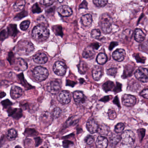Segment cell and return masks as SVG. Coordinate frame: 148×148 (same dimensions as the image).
<instances>
[{
    "mask_svg": "<svg viewBox=\"0 0 148 148\" xmlns=\"http://www.w3.org/2000/svg\"><path fill=\"white\" fill-rule=\"evenodd\" d=\"M49 30L42 25H39L34 28L32 32L33 38L36 41L44 42L49 38Z\"/></svg>",
    "mask_w": 148,
    "mask_h": 148,
    "instance_id": "6da1fadb",
    "label": "cell"
},
{
    "mask_svg": "<svg viewBox=\"0 0 148 148\" xmlns=\"http://www.w3.org/2000/svg\"><path fill=\"white\" fill-rule=\"evenodd\" d=\"M34 47L31 42L27 40L19 41L15 47V51L19 55L28 56L33 52Z\"/></svg>",
    "mask_w": 148,
    "mask_h": 148,
    "instance_id": "7a4b0ae2",
    "label": "cell"
},
{
    "mask_svg": "<svg viewBox=\"0 0 148 148\" xmlns=\"http://www.w3.org/2000/svg\"><path fill=\"white\" fill-rule=\"evenodd\" d=\"M122 145L124 148H131L136 141V136L132 131L128 130L121 135Z\"/></svg>",
    "mask_w": 148,
    "mask_h": 148,
    "instance_id": "3957f363",
    "label": "cell"
},
{
    "mask_svg": "<svg viewBox=\"0 0 148 148\" xmlns=\"http://www.w3.org/2000/svg\"><path fill=\"white\" fill-rule=\"evenodd\" d=\"M112 19L109 14H104L100 17L99 25L103 33L108 34L111 32Z\"/></svg>",
    "mask_w": 148,
    "mask_h": 148,
    "instance_id": "277c9868",
    "label": "cell"
},
{
    "mask_svg": "<svg viewBox=\"0 0 148 148\" xmlns=\"http://www.w3.org/2000/svg\"><path fill=\"white\" fill-rule=\"evenodd\" d=\"M33 74L34 78L39 81L45 80L49 75L48 70L41 66H38L34 68L33 71Z\"/></svg>",
    "mask_w": 148,
    "mask_h": 148,
    "instance_id": "5b68a950",
    "label": "cell"
},
{
    "mask_svg": "<svg viewBox=\"0 0 148 148\" xmlns=\"http://www.w3.org/2000/svg\"><path fill=\"white\" fill-rule=\"evenodd\" d=\"M136 78L143 83L148 82V69L140 67L135 73Z\"/></svg>",
    "mask_w": 148,
    "mask_h": 148,
    "instance_id": "8992f818",
    "label": "cell"
},
{
    "mask_svg": "<svg viewBox=\"0 0 148 148\" xmlns=\"http://www.w3.org/2000/svg\"><path fill=\"white\" fill-rule=\"evenodd\" d=\"M66 66L64 62L58 61L54 64L53 66V71L55 74L58 76H64L66 71Z\"/></svg>",
    "mask_w": 148,
    "mask_h": 148,
    "instance_id": "52a82bcc",
    "label": "cell"
},
{
    "mask_svg": "<svg viewBox=\"0 0 148 148\" xmlns=\"http://www.w3.org/2000/svg\"><path fill=\"white\" fill-rule=\"evenodd\" d=\"M136 98L135 96L130 94H124L122 97V102L123 105L128 107L135 105L136 103Z\"/></svg>",
    "mask_w": 148,
    "mask_h": 148,
    "instance_id": "ba28073f",
    "label": "cell"
},
{
    "mask_svg": "<svg viewBox=\"0 0 148 148\" xmlns=\"http://www.w3.org/2000/svg\"><path fill=\"white\" fill-rule=\"evenodd\" d=\"M58 100L63 104H67L71 102V94L67 91H62L59 93L58 96Z\"/></svg>",
    "mask_w": 148,
    "mask_h": 148,
    "instance_id": "9c48e42d",
    "label": "cell"
},
{
    "mask_svg": "<svg viewBox=\"0 0 148 148\" xmlns=\"http://www.w3.org/2000/svg\"><path fill=\"white\" fill-rule=\"evenodd\" d=\"M12 64L13 65L14 70L18 71H23L27 68L26 62L21 58L15 59Z\"/></svg>",
    "mask_w": 148,
    "mask_h": 148,
    "instance_id": "30bf717a",
    "label": "cell"
},
{
    "mask_svg": "<svg viewBox=\"0 0 148 148\" xmlns=\"http://www.w3.org/2000/svg\"><path fill=\"white\" fill-rule=\"evenodd\" d=\"M86 128L90 133L93 134L97 132L99 130V125L94 119H89L86 123Z\"/></svg>",
    "mask_w": 148,
    "mask_h": 148,
    "instance_id": "8fae6325",
    "label": "cell"
},
{
    "mask_svg": "<svg viewBox=\"0 0 148 148\" xmlns=\"http://www.w3.org/2000/svg\"><path fill=\"white\" fill-rule=\"evenodd\" d=\"M61 81L60 79H56L51 81L49 84V90L52 93H56L61 89Z\"/></svg>",
    "mask_w": 148,
    "mask_h": 148,
    "instance_id": "7c38bea8",
    "label": "cell"
},
{
    "mask_svg": "<svg viewBox=\"0 0 148 148\" xmlns=\"http://www.w3.org/2000/svg\"><path fill=\"white\" fill-rule=\"evenodd\" d=\"M34 61L40 64H45L48 61V58L45 53H38L33 57Z\"/></svg>",
    "mask_w": 148,
    "mask_h": 148,
    "instance_id": "4fadbf2b",
    "label": "cell"
},
{
    "mask_svg": "<svg viewBox=\"0 0 148 148\" xmlns=\"http://www.w3.org/2000/svg\"><path fill=\"white\" fill-rule=\"evenodd\" d=\"M23 93L22 89L19 86H14L11 88L10 95L13 99H16L20 97Z\"/></svg>",
    "mask_w": 148,
    "mask_h": 148,
    "instance_id": "5bb4252c",
    "label": "cell"
},
{
    "mask_svg": "<svg viewBox=\"0 0 148 148\" xmlns=\"http://www.w3.org/2000/svg\"><path fill=\"white\" fill-rule=\"evenodd\" d=\"M125 56V51L123 49H118L112 53V58L116 61L121 62Z\"/></svg>",
    "mask_w": 148,
    "mask_h": 148,
    "instance_id": "9a60e30c",
    "label": "cell"
},
{
    "mask_svg": "<svg viewBox=\"0 0 148 148\" xmlns=\"http://www.w3.org/2000/svg\"><path fill=\"white\" fill-rule=\"evenodd\" d=\"M58 13L63 17H68L73 13L72 10L71 8L67 5H62L58 9Z\"/></svg>",
    "mask_w": 148,
    "mask_h": 148,
    "instance_id": "2e32d148",
    "label": "cell"
},
{
    "mask_svg": "<svg viewBox=\"0 0 148 148\" xmlns=\"http://www.w3.org/2000/svg\"><path fill=\"white\" fill-rule=\"evenodd\" d=\"M103 74V69L101 66H95L92 70V76L93 79L96 81L99 80Z\"/></svg>",
    "mask_w": 148,
    "mask_h": 148,
    "instance_id": "e0dca14e",
    "label": "cell"
},
{
    "mask_svg": "<svg viewBox=\"0 0 148 148\" xmlns=\"http://www.w3.org/2000/svg\"><path fill=\"white\" fill-rule=\"evenodd\" d=\"M121 141V136L117 133H112L109 137V143L112 147H115Z\"/></svg>",
    "mask_w": 148,
    "mask_h": 148,
    "instance_id": "ac0fdd59",
    "label": "cell"
},
{
    "mask_svg": "<svg viewBox=\"0 0 148 148\" xmlns=\"http://www.w3.org/2000/svg\"><path fill=\"white\" fill-rule=\"evenodd\" d=\"M109 141L105 137L99 136L97 138L96 145L97 148H106L108 145Z\"/></svg>",
    "mask_w": 148,
    "mask_h": 148,
    "instance_id": "d6986e66",
    "label": "cell"
},
{
    "mask_svg": "<svg viewBox=\"0 0 148 148\" xmlns=\"http://www.w3.org/2000/svg\"><path fill=\"white\" fill-rule=\"evenodd\" d=\"M95 55V50L91 46H89L86 47L83 53V57L87 59H92L94 58Z\"/></svg>",
    "mask_w": 148,
    "mask_h": 148,
    "instance_id": "ffe728a7",
    "label": "cell"
},
{
    "mask_svg": "<svg viewBox=\"0 0 148 148\" xmlns=\"http://www.w3.org/2000/svg\"><path fill=\"white\" fill-rule=\"evenodd\" d=\"M74 101L77 103H83L85 101V97L83 92L79 91H76L73 93Z\"/></svg>",
    "mask_w": 148,
    "mask_h": 148,
    "instance_id": "44dd1931",
    "label": "cell"
},
{
    "mask_svg": "<svg viewBox=\"0 0 148 148\" xmlns=\"http://www.w3.org/2000/svg\"><path fill=\"white\" fill-rule=\"evenodd\" d=\"M145 38L144 33L140 29L137 28L134 32V38L137 42L141 43L144 41Z\"/></svg>",
    "mask_w": 148,
    "mask_h": 148,
    "instance_id": "7402d4cb",
    "label": "cell"
},
{
    "mask_svg": "<svg viewBox=\"0 0 148 148\" xmlns=\"http://www.w3.org/2000/svg\"><path fill=\"white\" fill-rule=\"evenodd\" d=\"M82 24L85 26H90L92 23V15L90 14H86L83 15L81 18Z\"/></svg>",
    "mask_w": 148,
    "mask_h": 148,
    "instance_id": "603a6c76",
    "label": "cell"
},
{
    "mask_svg": "<svg viewBox=\"0 0 148 148\" xmlns=\"http://www.w3.org/2000/svg\"><path fill=\"white\" fill-rule=\"evenodd\" d=\"M9 116L15 119H19L22 116V111L21 109H15L8 111Z\"/></svg>",
    "mask_w": 148,
    "mask_h": 148,
    "instance_id": "cb8c5ba5",
    "label": "cell"
},
{
    "mask_svg": "<svg viewBox=\"0 0 148 148\" xmlns=\"http://www.w3.org/2000/svg\"><path fill=\"white\" fill-rule=\"evenodd\" d=\"M107 60V57L105 53H100L97 58V61L99 64H104Z\"/></svg>",
    "mask_w": 148,
    "mask_h": 148,
    "instance_id": "d4e9b609",
    "label": "cell"
},
{
    "mask_svg": "<svg viewBox=\"0 0 148 148\" xmlns=\"http://www.w3.org/2000/svg\"><path fill=\"white\" fill-rule=\"evenodd\" d=\"M115 88L113 82L110 81H108L105 83L103 85V89L106 92L111 91L113 88Z\"/></svg>",
    "mask_w": 148,
    "mask_h": 148,
    "instance_id": "484cf974",
    "label": "cell"
},
{
    "mask_svg": "<svg viewBox=\"0 0 148 148\" xmlns=\"http://www.w3.org/2000/svg\"><path fill=\"white\" fill-rule=\"evenodd\" d=\"M18 136L17 132L14 129H11L8 131L7 132V138L10 141H12L14 140Z\"/></svg>",
    "mask_w": 148,
    "mask_h": 148,
    "instance_id": "4316f807",
    "label": "cell"
},
{
    "mask_svg": "<svg viewBox=\"0 0 148 148\" xmlns=\"http://www.w3.org/2000/svg\"><path fill=\"white\" fill-rule=\"evenodd\" d=\"M25 4V1H17L14 5V9L16 11H21L24 8Z\"/></svg>",
    "mask_w": 148,
    "mask_h": 148,
    "instance_id": "83f0119b",
    "label": "cell"
},
{
    "mask_svg": "<svg viewBox=\"0 0 148 148\" xmlns=\"http://www.w3.org/2000/svg\"><path fill=\"white\" fill-rule=\"evenodd\" d=\"M8 33L9 35L12 36H14L16 35L18 32L16 25H11L8 26Z\"/></svg>",
    "mask_w": 148,
    "mask_h": 148,
    "instance_id": "f1b7e54d",
    "label": "cell"
},
{
    "mask_svg": "<svg viewBox=\"0 0 148 148\" xmlns=\"http://www.w3.org/2000/svg\"><path fill=\"white\" fill-rule=\"evenodd\" d=\"M108 1H99V0H94L93 1L94 5L98 7H103L106 5L108 3Z\"/></svg>",
    "mask_w": 148,
    "mask_h": 148,
    "instance_id": "f546056e",
    "label": "cell"
},
{
    "mask_svg": "<svg viewBox=\"0 0 148 148\" xmlns=\"http://www.w3.org/2000/svg\"><path fill=\"white\" fill-rule=\"evenodd\" d=\"M61 114H62V110L60 108L57 107L53 110L52 116L54 118H58L60 116Z\"/></svg>",
    "mask_w": 148,
    "mask_h": 148,
    "instance_id": "4dcf8cb0",
    "label": "cell"
},
{
    "mask_svg": "<svg viewBox=\"0 0 148 148\" xmlns=\"http://www.w3.org/2000/svg\"><path fill=\"white\" fill-rule=\"evenodd\" d=\"M125 128V125L123 123H118L115 127V131L116 133H119L123 131Z\"/></svg>",
    "mask_w": 148,
    "mask_h": 148,
    "instance_id": "1f68e13d",
    "label": "cell"
},
{
    "mask_svg": "<svg viewBox=\"0 0 148 148\" xmlns=\"http://www.w3.org/2000/svg\"><path fill=\"white\" fill-rule=\"evenodd\" d=\"M30 21H29L26 20L21 22V24H20V27L22 31H26L28 29L29 25H30Z\"/></svg>",
    "mask_w": 148,
    "mask_h": 148,
    "instance_id": "d6a6232c",
    "label": "cell"
},
{
    "mask_svg": "<svg viewBox=\"0 0 148 148\" xmlns=\"http://www.w3.org/2000/svg\"><path fill=\"white\" fill-rule=\"evenodd\" d=\"M101 32L99 29H93L91 33V36L93 38L97 39L100 37Z\"/></svg>",
    "mask_w": 148,
    "mask_h": 148,
    "instance_id": "836d02e7",
    "label": "cell"
},
{
    "mask_svg": "<svg viewBox=\"0 0 148 148\" xmlns=\"http://www.w3.org/2000/svg\"><path fill=\"white\" fill-rule=\"evenodd\" d=\"M109 118L111 120H113L116 117L117 114L116 111L112 109H110L108 111Z\"/></svg>",
    "mask_w": 148,
    "mask_h": 148,
    "instance_id": "e575fe53",
    "label": "cell"
},
{
    "mask_svg": "<svg viewBox=\"0 0 148 148\" xmlns=\"http://www.w3.org/2000/svg\"><path fill=\"white\" fill-rule=\"evenodd\" d=\"M117 70L116 68H111L110 69H108L107 70V73L108 75H110L111 76H116V74L117 73Z\"/></svg>",
    "mask_w": 148,
    "mask_h": 148,
    "instance_id": "d590c367",
    "label": "cell"
},
{
    "mask_svg": "<svg viewBox=\"0 0 148 148\" xmlns=\"http://www.w3.org/2000/svg\"><path fill=\"white\" fill-rule=\"evenodd\" d=\"M32 10L34 13H39L42 12V10L39 7L38 3H36L35 5H34L32 7Z\"/></svg>",
    "mask_w": 148,
    "mask_h": 148,
    "instance_id": "8d00e7d4",
    "label": "cell"
},
{
    "mask_svg": "<svg viewBox=\"0 0 148 148\" xmlns=\"http://www.w3.org/2000/svg\"><path fill=\"white\" fill-rule=\"evenodd\" d=\"M94 139L93 136H87L85 139V141L86 143L88 145H91L94 143Z\"/></svg>",
    "mask_w": 148,
    "mask_h": 148,
    "instance_id": "74e56055",
    "label": "cell"
},
{
    "mask_svg": "<svg viewBox=\"0 0 148 148\" xmlns=\"http://www.w3.org/2000/svg\"><path fill=\"white\" fill-rule=\"evenodd\" d=\"M27 12H25V11H24V12H22L19 14L18 15H17V16L15 17L14 19L17 20H19L22 18L23 17L27 16Z\"/></svg>",
    "mask_w": 148,
    "mask_h": 148,
    "instance_id": "f35d334b",
    "label": "cell"
},
{
    "mask_svg": "<svg viewBox=\"0 0 148 148\" xmlns=\"http://www.w3.org/2000/svg\"><path fill=\"white\" fill-rule=\"evenodd\" d=\"M55 2V1H40V3L46 6H48L51 5H52L54 2Z\"/></svg>",
    "mask_w": 148,
    "mask_h": 148,
    "instance_id": "ab89813d",
    "label": "cell"
},
{
    "mask_svg": "<svg viewBox=\"0 0 148 148\" xmlns=\"http://www.w3.org/2000/svg\"><path fill=\"white\" fill-rule=\"evenodd\" d=\"M140 95L143 97L148 99V89H145L143 90L141 92Z\"/></svg>",
    "mask_w": 148,
    "mask_h": 148,
    "instance_id": "60d3db41",
    "label": "cell"
},
{
    "mask_svg": "<svg viewBox=\"0 0 148 148\" xmlns=\"http://www.w3.org/2000/svg\"><path fill=\"white\" fill-rule=\"evenodd\" d=\"M2 105L4 107H7V106H9L12 105V103L8 100V99H6V100H4L1 102Z\"/></svg>",
    "mask_w": 148,
    "mask_h": 148,
    "instance_id": "b9f144b4",
    "label": "cell"
},
{
    "mask_svg": "<svg viewBox=\"0 0 148 148\" xmlns=\"http://www.w3.org/2000/svg\"><path fill=\"white\" fill-rule=\"evenodd\" d=\"M138 133H139V135H140L139 136H140V138H143V137L145 136V130L144 129H141V130H138Z\"/></svg>",
    "mask_w": 148,
    "mask_h": 148,
    "instance_id": "7bdbcfd3",
    "label": "cell"
},
{
    "mask_svg": "<svg viewBox=\"0 0 148 148\" xmlns=\"http://www.w3.org/2000/svg\"><path fill=\"white\" fill-rule=\"evenodd\" d=\"M120 85H121L120 84H118L117 85L116 87H115V88H114V91L115 92H118L121 90V86H120Z\"/></svg>",
    "mask_w": 148,
    "mask_h": 148,
    "instance_id": "ee69618b",
    "label": "cell"
},
{
    "mask_svg": "<svg viewBox=\"0 0 148 148\" xmlns=\"http://www.w3.org/2000/svg\"><path fill=\"white\" fill-rule=\"evenodd\" d=\"M87 3L86 1H83L82 4L79 6V8H87Z\"/></svg>",
    "mask_w": 148,
    "mask_h": 148,
    "instance_id": "f6af8a7d",
    "label": "cell"
},
{
    "mask_svg": "<svg viewBox=\"0 0 148 148\" xmlns=\"http://www.w3.org/2000/svg\"><path fill=\"white\" fill-rule=\"evenodd\" d=\"M113 103H115V104L117 105L119 107H120V105L119 104V101L118 98L117 97H116L114 99V101H113Z\"/></svg>",
    "mask_w": 148,
    "mask_h": 148,
    "instance_id": "bcb514c9",
    "label": "cell"
},
{
    "mask_svg": "<svg viewBox=\"0 0 148 148\" xmlns=\"http://www.w3.org/2000/svg\"><path fill=\"white\" fill-rule=\"evenodd\" d=\"M118 45L117 43H116V42H112L111 43L110 45V47H109V48H110V50H111L112 49V48H113V47H115V46H117V45Z\"/></svg>",
    "mask_w": 148,
    "mask_h": 148,
    "instance_id": "7dc6e473",
    "label": "cell"
},
{
    "mask_svg": "<svg viewBox=\"0 0 148 148\" xmlns=\"http://www.w3.org/2000/svg\"><path fill=\"white\" fill-rule=\"evenodd\" d=\"M110 99L109 96H106V97H104L103 98L100 99V101H103V102H106L109 101Z\"/></svg>",
    "mask_w": 148,
    "mask_h": 148,
    "instance_id": "c3c4849f",
    "label": "cell"
},
{
    "mask_svg": "<svg viewBox=\"0 0 148 148\" xmlns=\"http://www.w3.org/2000/svg\"><path fill=\"white\" fill-rule=\"evenodd\" d=\"M92 47H93L94 49H97L99 47V45L98 44H97V43H95V44H93L92 45H90Z\"/></svg>",
    "mask_w": 148,
    "mask_h": 148,
    "instance_id": "681fc988",
    "label": "cell"
},
{
    "mask_svg": "<svg viewBox=\"0 0 148 148\" xmlns=\"http://www.w3.org/2000/svg\"><path fill=\"white\" fill-rule=\"evenodd\" d=\"M144 148H148V141L146 142V144L144 146Z\"/></svg>",
    "mask_w": 148,
    "mask_h": 148,
    "instance_id": "f907efd6",
    "label": "cell"
},
{
    "mask_svg": "<svg viewBox=\"0 0 148 148\" xmlns=\"http://www.w3.org/2000/svg\"><path fill=\"white\" fill-rule=\"evenodd\" d=\"M15 148H22L21 146H20L19 145H17V146L15 147Z\"/></svg>",
    "mask_w": 148,
    "mask_h": 148,
    "instance_id": "816d5d0a",
    "label": "cell"
},
{
    "mask_svg": "<svg viewBox=\"0 0 148 148\" xmlns=\"http://www.w3.org/2000/svg\"><path fill=\"white\" fill-rule=\"evenodd\" d=\"M135 148H139V147H135Z\"/></svg>",
    "mask_w": 148,
    "mask_h": 148,
    "instance_id": "f5cc1de1",
    "label": "cell"
}]
</instances>
